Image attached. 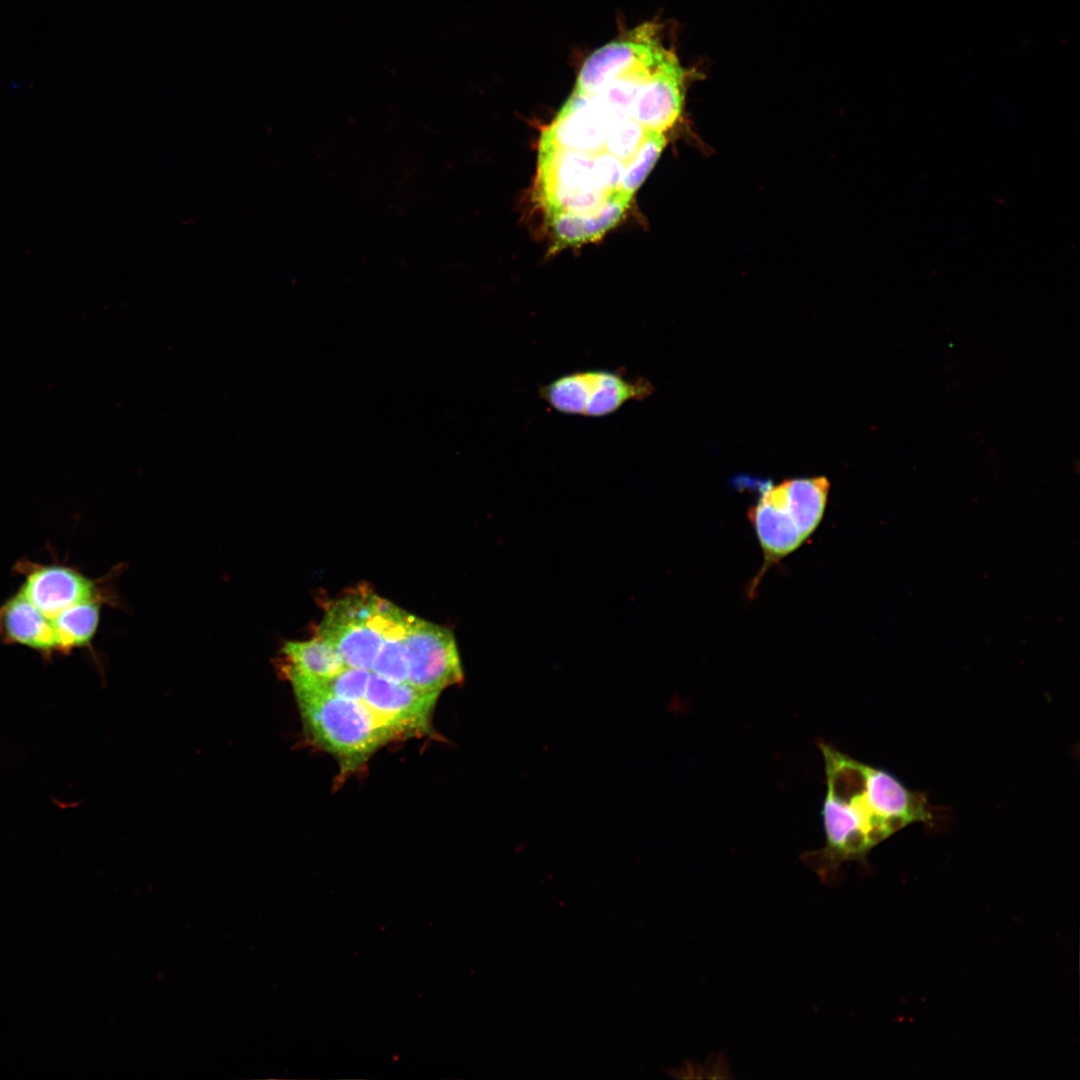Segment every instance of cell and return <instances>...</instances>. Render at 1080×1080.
<instances>
[{
  "instance_id": "1",
  "label": "cell",
  "mask_w": 1080,
  "mask_h": 1080,
  "mask_svg": "<svg viewBox=\"0 0 1080 1080\" xmlns=\"http://www.w3.org/2000/svg\"><path fill=\"white\" fill-rule=\"evenodd\" d=\"M823 755L826 795L821 817L825 844L802 854L803 863L832 885L841 866L863 861L869 851L894 833L931 819L927 800L891 773L862 763L826 742Z\"/></svg>"
},
{
  "instance_id": "2",
  "label": "cell",
  "mask_w": 1080,
  "mask_h": 1080,
  "mask_svg": "<svg viewBox=\"0 0 1080 1080\" xmlns=\"http://www.w3.org/2000/svg\"><path fill=\"white\" fill-rule=\"evenodd\" d=\"M829 490L830 482L824 476L760 485V495L747 515L759 541L763 563L748 585L749 597L771 568L816 531L825 513Z\"/></svg>"
},
{
  "instance_id": "3",
  "label": "cell",
  "mask_w": 1080,
  "mask_h": 1080,
  "mask_svg": "<svg viewBox=\"0 0 1080 1080\" xmlns=\"http://www.w3.org/2000/svg\"><path fill=\"white\" fill-rule=\"evenodd\" d=\"M294 693L311 737L335 755L344 770L359 767L380 746L398 737L362 700L299 690Z\"/></svg>"
},
{
  "instance_id": "4",
  "label": "cell",
  "mask_w": 1080,
  "mask_h": 1080,
  "mask_svg": "<svg viewBox=\"0 0 1080 1080\" xmlns=\"http://www.w3.org/2000/svg\"><path fill=\"white\" fill-rule=\"evenodd\" d=\"M648 381L632 379L609 370L578 371L560 376L540 390L554 410L571 415L602 417L632 400H642L653 392Z\"/></svg>"
},
{
  "instance_id": "5",
  "label": "cell",
  "mask_w": 1080,
  "mask_h": 1080,
  "mask_svg": "<svg viewBox=\"0 0 1080 1080\" xmlns=\"http://www.w3.org/2000/svg\"><path fill=\"white\" fill-rule=\"evenodd\" d=\"M380 597L358 590L336 600L321 621L317 635L338 653L346 667L371 672L382 643Z\"/></svg>"
},
{
  "instance_id": "6",
  "label": "cell",
  "mask_w": 1080,
  "mask_h": 1080,
  "mask_svg": "<svg viewBox=\"0 0 1080 1080\" xmlns=\"http://www.w3.org/2000/svg\"><path fill=\"white\" fill-rule=\"evenodd\" d=\"M406 682L438 692L463 681V669L451 630L411 615L405 637Z\"/></svg>"
},
{
  "instance_id": "7",
  "label": "cell",
  "mask_w": 1080,
  "mask_h": 1080,
  "mask_svg": "<svg viewBox=\"0 0 1080 1080\" xmlns=\"http://www.w3.org/2000/svg\"><path fill=\"white\" fill-rule=\"evenodd\" d=\"M13 570L23 579L18 592L50 619L76 604L99 601L96 582L76 568L24 558Z\"/></svg>"
},
{
  "instance_id": "8",
  "label": "cell",
  "mask_w": 1080,
  "mask_h": 1080,
  "mask_svg": "<svg viewBox=\"0 0 1080 1080\" xmlns=\"http://www.w3.org/2000/svg\"><path fill=\"white\" fill-rule=\"evenodd\" d=\"M440 693L427 692L407 682H395L370 673L363 702L398 737L430 730Z\"/></svg>"
},
{
  "instance_id": "9",
  "label": "cell",
  "mask_w": 1080,
  "mask_h": 1080,
  "mask_svg": "<svg viewBox=\"0 0 1080 1080\" xmlns=\"http://www.w3.org/2000/svg\"><path fill=\"white\" fill-rule=\"evenodd\" d=\"M617 117L595 98L572 93L544 131L540 146L590 153L603 151L609 128Z\"/></svg>"
},
{
  "instance_id": "10",
  "label": "cell",
  "mask_w": 1080,
  "mask_h": 1080,
  "mask_svg": "<svg viewBox=\"0 0 1080 1080\" xmlns=\"http://www.w3.org/2000/svg\"><path fill=\"white\" fill-rule=\"evenodd\" d=\"M0 641L18 644L51 657L60 648L50 618L42 614L20 592L0 606Z\"/></svg>"
},
{
  "instance_id": "11",
  "label": "cell",
  "mask_w": 1080,
  "mask_h": 1080,
  "mask_svg": "<svg viewBox=\"0 0 1080 1080\" xmlns=\"http://www.w3.org/2000/svg\"><path fill=\"white\" fill-rule=\"evenodd\" d=\"M631 198L619 190L593 211L580 214L562 212L549 216L557 245L574 246L600 238L622 219Z\"/></svg>"
},
{
  "instance_id": "12",
  "label": "cell",
  "mask_w": 1080,
  "mask_h": 1080,
  "mask_svg": "<svg viewBox=\"0 0 1080 1080\" xmlns=\"http://www.w3.org/2000/svg\"><path fill=\"white\" fill-rule=\"evenodd\" d=\"M282 654L287 679L330 676L346 667L336 650L318 636L309 641H288Z\"/></svg>"
},
{
  "instance_id": "13",
  "label": "cell",
  "mask_w": 1080,
  "mask_h": 1080,
  "mask_svg": "<svg viewBox=\"0 0 1080 1080\" xmlns=\"http://www.w3.org/2000/svg\"><path fill=\"white\" fill-rule=\"evenodd\" d=\"M99 619V601L76 604L53 617L51 621L60 654H68L75 648L88 646L95 636Z\"/></svg>"
},
{
  "instance_id": "14",
  "label": "cell",
  "mask_w": 1080,
  "mask_h": 1080,
  "mask_svg": "<svg viewBox=\"0 0 1080 1080\" xmlns=\"http://www.w3.org/2000/svg\"><path fill=\"white\" fill-rule=\"evenodd\" d=\"M370 671L344 667L339 672L325 677H290L294 691H307L330 696L363 700L370 676Z\"/></svg>"
},
{
  "instance_id": "15",
  "label": "cell",
  "mask_w": 1080,
  "mask_h": 1080,
  "mask_svg": "<svg viewBox=\"0 0 1080 1080\" xmlns=\"http://www.w3.org/2000/svg\"><path fill=\"white\" fill-rule=\"evenodd\" d=\"M666 145L664 133L647 131L635 155L625 164L621 190L632 196L643 183Z\"/></svg>"
},
{
  "instance_id": "16",
  "label": "cell",
  "mask_w": 1080,
  "mask_h": 1080,
  "mask_svg": "<svg viewBox=\"0 0 1080 1080\" xmlns=\"http://www.w3.org/2000/svg\"><path fill=\"white\" fill-rule=\"evenodd\" d=\"M647 131L630 117H617L609 128L603 151L626 164L637 152Z\"/></svg>"
}]
</instances>
